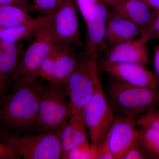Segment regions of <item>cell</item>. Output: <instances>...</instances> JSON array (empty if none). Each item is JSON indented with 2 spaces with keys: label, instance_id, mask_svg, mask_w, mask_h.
<instances>
[{
  "label": "cell",
  "instance_id": "6da1fadb",
  "mask_svg": "<svg viewBox=\"0 0 159 159\" xmlns=\"http://www.w3.org/2000/svg\"><path fill=\"white\" fill-rule=\"evenodd\" d=\"M39 99L31 84L15 81L11 92L0 96V127L25 130L37 125Z\"/></svg>",
  "mask_w": 159,
  "mask_h": 159
},
{
  "label": "cell",
  "instance_id": "7a4b0ae2",
  "mask_svg": "<svg viewBox=\"0 0 159 159\" xmlns=\"http://www.w3.org/2000/svg\"><path fill=\"white\" fill-rule=\"evenodd\" d=\"M31 85L38 97L37 125L40 133L54 131L63 127L73 114L65 85L50 82L43 84L37 80Z\"/></svg>",
  "mask_w": 159,
  "mask_h": 159
},
{
  "label": "cell",
  "instance_id": "3957f363",
  "mask_svg": "<svg viewBox=\"0 0 159 159\" xmlns=\"http://www.w3.org/2000/svg\"><path fill=\"white\" fill-rule=\"evenodd\" d=\"M105 93L116 116L138 118L159 107V89L133 85L112 77Z\"/></svg>",
  "mask_w": 159,
  "mask_h": 159
},
{
  "label": "cell",
  "instance_id": "277c9868",
  "mask_svg": "<svg viewBox=\"0 0 159 159\" xmlns=\"http://www.w3.org/2000/svg\"><path fill=\"white\" fill-rule=\"evenodd\" d=\"M64 126L54 131L40 133L33 136L18 135L0 127V141L14 148L24 159H61L60 136Z\"/></svg>",
  "mask_w": 159,
  "mask_h": 159
},
{
  "label": "cell",
  "instance_id": "5b68a950",
  "mask_svg": "<svg viewBox=\"0 0 159 159\" xmlns=\"http://www.w3.org/2000/svg\"><path fill=\"white\" fill-rule=\"evenodd\" d=\"M98 59L81 52L75 69L65 84L73 114L80 113L93 93L99 79Z\"/></svg>",
  "mask_w": 159,
  "mask_h": 159
},
{
  "label": "cell",
  "instance_id": "8992f818",
  "mask_svg": "<svg viewBox=\"0 0 159 159\" xmlns=\"http://www.w3.org/2000/svg\"><path fill=\"white\" fill-rule=\"evenodd\" d=\"M81 113L88 127L91 144L97 150L116 118L100 80L97 81L93 95Z\"/></svg>",
  "mask_w": 159,
  "mask_h": 159
},
{
  "label": "cell",
  "instance_id": "52a82bcc",
  "mask_svg": "<svg viewBox=\"0 0 159 159\" xmlns=\"http://www.w3.org/2000/svg\"><path fill=\"white\" fill-rule=\"evenodd\" d=\"M50 22L23 51L16 70L11 77L15 81L31 84L38 78L41 63L55 45Z\"/></svg>",
  "mask_w": 159,
  "mask_h": 159
},
{
  "label": "cell",
  "instance_id": "ba28073f",
  "mask_svg": "<svg viewBox=\"0 0 159 159\" xmlns=\"http://www.w3.org/2000/svg\"><path fill=\"white\" fill-rule=\"evenodd\" d=\"M75 0H62L50 24L55 44H80V30Z\"/></svg>",
  "mask_w": 159,
  "mask_h": 159
},
{
  "label": "cell",
  "instance_id": "9c48e42d",
  "mask_svg": "<svg viewBox=\"0 0 159 159\" xmlns=\"http://www.w3.org/2000/svg\"><path fill=\"white\" fill-rule=\"evenodd\" d=\"M108 6L100 1L94 7L85 23L86 38L83 54L98 58L99 53L108 51L105 42L107 20L109 12Z\"/></svg>",
  "mask_w": 159,
  "mask_h": 159
},
{
  "label": "cell",
  "instance_id": "30bf717a",
  "mask_svg": "<svg viewBox=\"0 0 159 159\" xmlns=\"http://www.w3.org/2000/svg\"><path fill=\"white\" fill-rule=\"evenodd\" d=\"M137 117L116 116L106 138L115 159H124L125 154L139 137Z\"/></svg>",
  "mask_w": 159,
  "mask_h": 159
},
{
  "label": "cell",
  "instance_id": "8fae6325",
  "mask_svg": "<svg viewBox=\"0 0 159 159\" xmlns=\"http://www.w3.org/2000/svg\"><path fill=\"white\" fill-rule=\"evenodd\" d=\"M103 69L113 77L131 85L159 89V80L146 66L134 63L104 61Z\"/></svg>",
  "mask_w": 159,
  "mask_h": 159
},
{
  "label": "cell",
  "instance_id": "7c38bea8",
  "mask_svg": "<svg viewBox=\"0 0 159 159\" xmlns=\"http://www.w3.org/2000/svg\"><path fill=\"white\" fill-rule=\"evenodd\" d=\"M147 43L139 37L114 46L105 52L104 61L134 63L146 66L149 58Z\"/></svg>",
  "mask_w": 159,
  "mask_h": 159
},
{
  "label": "cell",
  "instance_id": "4fadbf2b",
  "mask_svg": "<svg viewBox=\"0 0 159 159\" xmlns=\"http://www.w3.org/2000/svg\"><path fill=\"white\" fill-rule=\"evenodd\" d=\"M142 31L134 23L109 10L105 34V42L108 49L137 38Z\"/></svg>",
  "mask_w": 159,
  "mask_h": 159
},
{
  "label": "cell",
  "instance_id": "5bb4252c",
  "mask_svg": "<svg viewBox=\"0 0 159 159\" xmlns=\"http://www.w3.org/2000/svg\"><path fill=\"white\" fill-rule=\"evenodd\" d=\"M89 137L88 127L82 113L72 114L61 134V145L62 150L61 157L72 149L89 144Z\"/></svg>",
  "mask_w": 159,
  "mask_h": 159
},
{
  "label": "cell",
  "instance_id": "9a60e30c",
  "mask_svg": "<svg viewBox=\"0 0 159 159\" xmlns=\"http://www.w3.org/2000/svg\"><path fill=\"white\" fill-rule=\"evenodd\" d=\"M107 6L111 11L129 20L142 31L149 25L157 11L152 9L142 0H125Z\"/></svg>",
  "mask_w": 159,
  "mask_h": 159
},
{
  "label": "cell",
  "instance_id": "2e32d148",
  "mask_svg": "<svg viewBox=\"0 0 159 159\" xmlns=\"http://www.w3.org/2000/svg\"><path fill=\"white\" fill-rule=\"evenodd\" d=\"M52 16L39 15L36 17L31 18L15 27L0 29V39L20 43L35 37L49 24Z\"/></svg>",
  "mask_w": 159,
  "mask_h": 159
},
{
  "label": "cell",
  "instance_id": "e0dca14e",
  "mask_svg": "<svg viewBox=\"0 0 159 159\" xmlns=\"http://www.w3.org/2000/svg\"><path fill=\"white\" fill-rule=\"evenodd\" d=\"M54 75L51 83L65 85L76 67L78 59L71 44H57Z\"/></svg>",
  "mask_w": 159,
  "mask_h": 159
},
{
  "label": "cell",
  "instance_id": "ac0fdd59",
  "mask_svg": "<svg viewBox=\"0 0 159 159\" xmlns=\"http://www.w3.org/2000/svg\"><path fill=\"white\" fill-rule=\"evenodd\" d=\"M23 51L20 43L0 39V73L7 79L14 74Z\"/></svg>",
  "mask_w": 159,
  "mask_h": 159
},
{
  "label": "cell",
  "instance_id": "d6986e66",
  "mask_svg": "<svg viewBox=\"0 0 159 159\" xmlns=\"http://www.w3.org/2000/svg\"><path fill=\"white\" fill-rule=\"evenodd\" d=\"M29 10L15 5L0 6V29L15 27L32 18Z\"/></svg>",
  "mask_w": 159,
  "mask_h": 159
},
{
  "label": "cell",
  "instance_id": "ffe728a7",
  "mask_svg": "<svg viewBox=\"0 0 159 159\" xmlns=\"http://www.w3.org/2000/svg\"><path fill=\"white\" fill-rule=\"evenodd\" d=\"M140 128L139 141L148 159H159V131L149 127Z\"/></svg>",
  "mask_w": 159,
  "mask_h": 159
},
{
  "label": "cell",
  "instance_id": "44dd1931",
  "mask_svg": "<svg viewBox=\"0 0 159 159\" xmlns=\"http://www.w3.org/2000/svg\"><path fill=\"white\" fill-rule=\"evenodd\" d=\"M57 50V44H55L43 60L39 70V77L48 82H51L53 79Z\"/></svg>",
  "mask_w": 159,
  "mask_h": 159
},
{
  "label": "cell",
  "instance_id": "7402d4cb",
  "mask_svg": "<svg viewBox=\"0 0 159 159\" xmlns=\"http://www.w3.org/2000/svg\"><path fill=\"white\" fill-rule=\"evenodd\" d=\"M137 126L149 127L159 131V107H153L139 116Z\"/></svg>",
  "mask_w": 159,
  "mask_h": 159
},
{
  "label": "cell",
  "instance_id": "603a6c76",
  "mask_svg": "<svg viewBox=\"0 0 159 159\" xmlns=\"http://www.w3.org/2000/svg\"><path fill=\"white\" fill-rule=\"evenodd\" d=\"M97 150L89 143L72 149L64 155L61 159H97Z\"/></svg>",
  "mask_w": 159,
  "mask_h": 159
},
{
  "label": "cell",
  "instance_id": "cb8c5ba5",
  "mask_svg": "<svg viewBox=\"0 0 159 159\" xmlns=\"http://www.w3.org/2000/svg\"><path fill=\"white\" fill-rule=\"evenodd\" d=\"M34 9L39 15L52 16L61 3V0H33Z\"/></svg>",
  "mask_w": 159,
  "mask_h": 159
},
{
  "label": "cell",
  "instance_id": "d4e9b609",
  "mask_svg": "<svg viewBox=\"0 0 159 159\" xmlns=\"http://www.w3.org/2000/svg\"><path fill=\"white\" fill-rule=\"evenodd\" d=\"M140 37L146 43L159 39V11H157L156 15L149 25L142 31Z\"/></svg>",
  "mask_w": 159,
  "mask_h": 159
},
{
  "label": "cell",
  "instance_id": "484cf974",
  "mask_svg": "<svg viewBox=\"0 0 159 159\" xmlns=\"http://www.w3.org/2000/svg\"><path fill=\"white\" fill-rule=\"evenodd\" d=\"M75 2L77 9L85 22L92 10L100 2V0H75Z\"/></svg>",
  "mask_w": 159,
  "mask_h": 159
},
{
  "label": "cell",
  "instance_id": "4316f807",
  "mask_svg": "<svg viewBox=\"0 0 159 159\" xmlns=\"http://www.w3.org/2000/svg\"><path fill=\"white\" fill-rule=\"evenodd\" d=\"M147 159L148 157L142 149L138 137L125 154L124 159Z\"/></svg>",
  "mask_w": 159,
  "mask_h": 159
},
{
  "label": "cell",
  "instance_id": "83f0119b",
  "mask_svg": "<svg viewBox=\"0 0 159 159\" xmlns=\"http://www.w3.org/2000/svg\"><path fill=\"white\" fill-rule=\"evenodd\" d=\"M20 158L14 148L0 141V159H19Z\"/></svg>",
  "mask_w": 159,
  "mask_h": 159
},
{
  "label": "cell",
  "instance_id": "f1b7e54d",
  "mask_svg": "<svg viewBox=\"0 0 159 159\" xmlns=\"http://www.w3.org/2000/svg\"><path fill=\"white\" fill-rule=\"evenodd\" d=\"M97 159H115L110 149L106 138L97 148Z\"/></svg>",
  "mask_w": 159,
  "mask_h": 159
},
{
  "label": "cell",
  "instance_id": "f546056e",
  "mask_svg": "<svg viewBox=\"0 0 159 159\" xmlns=\"http://www.w3.org/2000/svg\"><path fill=\"white\" fill-rule=\"evenodd\" d=\"M2 5H15L24 7L29 11L34 9V5L29 0H0V6Z\"/></svg>",
  "mask_w": 159,
  "mask_h": 159
},
{
  "label": "cell",
  "instance_id": "4dcf8cb0",
  "mask_svg": "<svg viewBox=\"0 0 159 159\" xmlns=\"http://www.w3.org/2000/svg\"><path fill=\"white\" fill-rule=\"evenodd\" d=\"M153 63L155 74L159 80V43L154 48Z\"/></svg>",
  "mask_w": 159,
  "mask_h": 159
},
{
  "label": "cell",
  "instance_id": "1f68e13d",
  "mask_svg": "<svg viewBox=\"0 0 159 159\" xmlns=\"http://www.w3.org/2000/svg\"><path fill=\"white\" fill-rule=\"evenodd\" d=\"M9 85V80L0 73V96L7 93Z\"/></svg>",
  "mask_w": 159,
  "mask_h": 159
},
{
  "label": "cell",
  "instance_id": "d6a6232c",
  "mask_svg": "<svg viewBox=\"0 0 159 159\" xmlns=\"http://www.w3.org/2000/svg\"><path fill=\"white\" fill-rule=\"evenodd\" d=\"M152 9L159 11V0H142Z\"/></svg>",
  "mask_w": 159,
  "mask_h": 159
},
{
  "label": "cell",
  "instance_id": "836d02e7",
  "mask_svg": "<svg viewBox=\"0 0 159 159\" xmlns=\"http://www.w3.org/2000/svg\"><path fill=\"white\" fill-rule=\"evenodd\" d=\"M125 1V0H100L101 2H102L106 4L107 6L112 5V4H116V3L120 2L122 1Z\"/></svg>",
  "mask_w": 159,
  "mask_h": 159
},
{
  "label": "cell",
  "instance_id": "e575fe53",
  "mask_svg": "<svg viewBox=\"0 0 159 159\" xmlns=\"http://www.w3.org/2000/svg\"><path fill=\"white\" fill-rule=\"evenodd\" d=\"M61 1H62V0H61Z\"/></svg>",
  "mask_w": 159,
  "mask_h": 159
}]
</instances>
